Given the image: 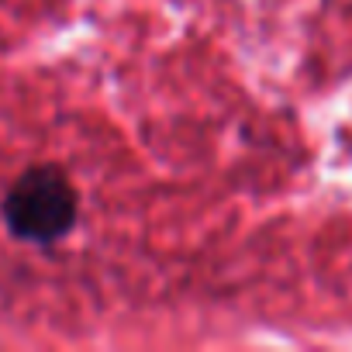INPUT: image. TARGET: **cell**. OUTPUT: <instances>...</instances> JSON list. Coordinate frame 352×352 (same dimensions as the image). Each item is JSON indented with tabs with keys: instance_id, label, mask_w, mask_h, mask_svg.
<instances>
[{
	"instance_id": "cell-1",
	"label": "cell",
	"mask_w": 352,
	"mask_h": 352,
	"mask_svg": "<svg viewBox=\"0 0 352 352\" xmlns=\"http://www.w3.org/2000/svg\"><path fill=\"white\" fill-rule=\"evenodd\" d=\"M76 190L56 166H35L21 173L4 197V225L14 239L32 245H52L76 225Z\"/></svg>"
}]
</instances>
